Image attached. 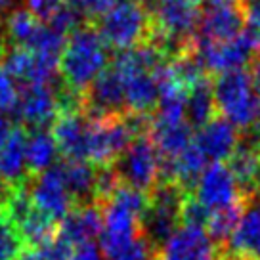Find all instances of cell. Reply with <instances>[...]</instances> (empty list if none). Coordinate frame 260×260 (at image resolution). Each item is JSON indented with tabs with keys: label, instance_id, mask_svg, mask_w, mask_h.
<instances>
[{
	"label": "cell",
	"instance_id": "30bf717a",
	"mask_svg": "<svg viewBox=\"0 0 260 260\" xmlns=\"http://www.w3.org/2000/svg\"><path fill=\"white\" fill-rule=\"evenodd\" d=\"M241 189L232 171L224 162L207 165L203 174L195 182V199L209 212L226 211L243 205Z\"/></svg>",
	"mask_w": 260,
	"mask_h": 260
},
{
	"label": "cell",
	"instance_id": "5b68a950",
	"mask_svg": "<svg viewBox=\"0 0 260 260\" xmlns=\"http://www.w3.org/2000/svg\"><path fill=\"white\" fill-rule=\"evenodd\" d=\"M186 189L169 180H159L147 197V209L142 214L140 230L151 247H161L182 224V205Z\"/></svg>",
	"mask_w": 260,
	"mask_h": 260
},
{
	"label": "cell",
	"instance_id": "ba28073f",
	"mask_svg": "<svg viewBox=\"0 0 260 260\" xmlns=\"http://www.w3.org/2000/svg\"><path fill=\"white\" fill-rule=\"evenodd\" d=\"M254 50L256 46L247 32H241L230 41L218 42L195 39L191 44V52L197 57V61L203 65L205 71L216 75L243 69L245 65L254 59Z\"/></svg>",
	"mask_w": 260,
	"mask_h": 260
},
{
	"label": "cell",
	"instance_id": "7dc6e473",
	"mask_svg": "<svg viewBox=\"0 0 260 260\" xmlns=\"http://www.w3.org/2000/svg\"><path fill=\"white\" fill-rule=\"evenodd\" d=\"M138 2H142V4H146V2H153L155 4V0H138Z\"/></svg>",
	"mask_w": 260,
	"mask_h": 260
},
{
	"label": "cell",
	"instance_id": "2e32d148",
	"mask_svg": "<svg viewBox=\"0 0 260 260\" xmlns=\"http://www.w3.org/2000/svg\"><path fill=\"white\" fill-rule=\"evenodd\" d=\"M90 119L75 111H65L54 122L52 134L65 161H88Z\"/></svg>",
	"mask_w": 260,
	"mask_h": 260
},
{
	"label": "cell",
	"instance_id": "9a60e30c",
	"mask_svg": "<svg viewBox=\"0 0 260 260\" xmlns=\"http://www.w3.org/2000/svg\"><path fill=\"white\" fill-rule=\"evenodd\" d=\"M245 29V12L239 4H209L197 29L199 41H230Z\"/></svg>",
	"mask_w": 260,
	"mask_h": 260
},
{
	"label": "cell",
	"instance_id": "ffe728a7",
	"mask_svg": "<svg viewBox=\"0 0 260 260\" xmlns=\"http://www.w3.org/2000/svg\"><path fill=\"white\" fill-rule=\"evenodd\" d=\"M193 142L207 161L222 162L234 155L239 144V134L237 128H234L222 117H214L212 121L197 130Z\"/></svg>",
	"mask_w": 260,
	"mask_h": 260
},
{
	"label": "cell",
	"instance_id": "5bb4252c",
	"mask_svg": "<svg viewBox=\"0 0 260 260\" xmlns=\"http://www.w3.org/2000/svg\"><path fill=\"white\" fill-rule=\"evenodd\" d=\"M4 67L23 86L50 84L59 71V59L27 48H14L4 56Z\"/></svg>",
	"mask_w": 260,
	"mask_h": 260
},
{
	"label": "cell",
	"instance_id": "c3c4849f",
	"mask_svg": "<svg viewBox=\"0 0 260 260\" xmlns=\"http://www.w3.org/2000/svg\"><path fill=\"white\" fill-rule=\"evenodd\" d=\"M147 260H159V258H157V256H151V258H147Z\"/></svg>",
	"mask_w": 260,
	"mask_h": 260
},
{
	"label": "cell",
	"instance_id": "4dcf8cb0",
	"mask_svg": "<svg viewBox=\"0 0 260 260\" xmlns=\"http://www.w3.org/2000/svg\"><path fill=\"white\" fill-rule=\"evenodd\" d=\"M81 21H82L81 12L75 8L73 4L65 2L63 6L56 12V16L48 21V25L54 27L56 31H59L61 35H67V32H71V31L75 32L77 29H81Z\"/></svg>",
	"mask_w": 260,
	"mask_h": 260
},
{
	"label": "cell",
	"instance_id": "1f68e13d",
	"mask_svg": "<svg viewBox=\"0 0 260 260\" xmlns=\"http://www.w3.org/2000/svg\"><path fill=\"white\" fill-rule=\"evenodd\" d=\"M19 98L17 81L8 73L4 65H0V113H12Z\"/></svg>",
	"mask_w": 260,
	"mask_h": 260
},
{
	"label": "cell",
	"instance_id": "f546056e",
	"mask_svg": "<svg viewBox=\"0 0 260 260\" xmlns=\"http://www.w3.org/2000/svg\"><path fill=\"white\" fill-rule=\"evenodd\" d=\"M25 249L17 226L0 209V260H16Z\"/></svg>",
	"mask_w": 260,
	"mask_h": 260
},
{
	"label": "cell",
	"instance_id": "603a6c76",
	"mask_svg": "<svg viewBox=\"0 0 260 260\" xmlns=\"http://www.w3.org/2000/svg\"><path fill=\"white\" fill-rule=\"evenodd\" d=\"M104 228V214L98 205H82L75 207L61 222L57 234L65 237L71 245H79L84 241H94L100 237Z\"/></svg>",
	"mask_w": 260,
	"mask_h": 260
},
{
	"label": "cell",
	"instance_id": "4316f807",
	"mask_svg": "<svg viewBox=\"0 0 260 260\" xmlns=\"http://www.w3.org/2000/svg\"><path fill=\"white\" fill-rule=\"evenodd\" d=\"M214 117H216V104H214L212 82L205 77L187 88L186 121L189 122L191 128L199 130Z\"/></svg>",
	"mask_w": 260,
	"mask_h": 260
},
{
	"label": "cell",
	"instance_id": "d590c367",
	"mask_svg": "<svg viewBox=\"0 0 260 260\" xmlns=\"http://www.w3.org/2000/svg\"><path fill=\"white\" fill-rule=\"evenodd\" d=\"M65 2L67 0H25V10L32 14L39 21L48 23Z\"/></svg>",
	"mask_w": 260,
	"mask_h": 260
},
{
	"label": "cell",
	"instance_id": "74e56055",
	"mask_svg": "<svg viewBox=\"0 0 260 260\" xmlns=\"http://www.w3.org/2000/svg\"><path fill=\"white\" fill-rule=\"evenodd\" d=\"M151 251H153V247L147 243L146 237L142 236L138 241H134L126 251H122L113 260H147L151 258Z\"/></svg>",
	"mask_w": 260,
	"mask_h": 260
},
{
	"label": "cell",
	"instance_id": "52a82bcc",
	"mask_svg": "<svg viewBox=\"0 0 260 260\" xmlns=\"http://www.w3.org/2000/svg\"><path fill=\"white\" fill-rule=\"evenodd\" d=\"M113 171L122 186L146 193L161 180V157L151 140L138 136L113 162Z\"/></svg>",
	"mask_w": 260,
	"mask_h": 260
},
{
	"label": "cell",
	"instance_id": "b9f144b4",
	"mask_svg": "<svg viewBox=\"0 0 260 260\" xmlns=\"http://www.w3.org/2000/svg\"><path fill=\"white\" fill-rule=\"evenodd\" d=\"M16 260H39V256H37V251H35V249H29V247H27Z\"/></svg>",
	"mask_w": 260,
	"mask_h": 260
},
{
	"label": "cell",
	"instance_id": "7bdbcfd3",
	"mask_svg": "<svg viewBox=\"0 0 260 260\" xmlns=\"http://www.w3.org/2000/svg\"><path fill=\"white\" fill-rule=\"evenodd\" d=\"M12 4H14V0H0V12L2 10H8Z\"/></svg>",
	"mask_w": 260,
	"mask_h": 260
},
{
	"label": "cell",
	"instance_id": "9c48e42d",
	"mask_svg": "<svg viewBox=\"0 0 260 260\" xmlns=\"http://www.w3.org/2000/svg\"><path fill=\"white\" fill-rule=\"evenodd\" d=\"M6 32L17 48H27L44 56L57 57L65 48V35L56 31L48 23H42L25 8H17L6 19Z\"/></svg>",
	"mask_w": 260,
	"mask_h": 260
},
{
	"label": "cell",
	"instance_id": "e0dca14e",
	"mask_svg": "<svg viewBox=\"0 0 260 260\" xmlns=\"http://www.w3.org/2000/svg\"><path fill=\"white\" fill-rule=\"evenodd\" d=\"M115 71L124 81V104L130 113L136 117H144L157 109V104H159L157 71H142V69H130V71L115 69Z\"/></svg>",
	"mask_w": 260,
	"mask_h": 260
},
{
	"label": "cell",
	"instance_id": "f1b7e54d",
	"mask_svg": "<svg viewBox=\"0 0 260 260\" xmlns=\"http://www.w3.org/2000/svg\"><path fill=\"white\" fill-rule=\"evenodd\" d=\"M243 207L245 205H239V207H234V209L211 212L209 222H207V226H205V232L209 234V237L212 239V243L226 245L228 241H230V237L234 236V232H236V226H237V222H239V216H241Z\"/></svg>",
	"mask_w": 260,
	"mask_h": 260
},
{
	"label": "cell",
	"instance_id": "7a4b0ae2",
	"mask_svg": "<svg viewBox=\"0 0 260 260\" xmlns=\"http://www.w3.org/2000/svg\"><path fill=\"white\" fill-rule=\"evenodd\" d=\"M109 54L106 42L98 35L96 29L81 27L65 42V48L59 56V73L63 81L73 90H88L92 82L107 69Z\"/></svg>",
	"mask_w": 260,
	"mask_h": 260
},
{
	"label": "cell",
	"instance_id": "d4e9b609",
	"mask_svg": "<svg viewBox=\"0 0 260 260\" xmlns=\"http://www.w3.org/2000/svg\"><path fill=\"white\" fill-rule=\"evenodd\" d=\"M25 136L23 130L16 128L10 140L0 147V186L21 187L27 178V157H25Z\"/></svg>",
	"mask_w": 260,
	"mask_h": 260
},
{
	"label": "cell",
	"instance_id": "3957f363",
	"mask_svg": "<svg viewBox=\"0 0 260 260\" xmlns=\"http://www.w3.org/2000/svg\"><path fill=\"white\" fill-rule=\"evenodd\" d=\"M203 16L201 0H155L151 23L157 29L159 48L169 54H184L191 48Z\"/></svg>",
	"mask_w": 260,
	"mask_h": 260
},
{
	"label": "cell",
	"instance_id": "8fae6325",
	"mask_svg": "<svg viewBox=\"0 0 260 260\" xmlns=\"http://www.w3.org/2000/svg\"><path fill=\"white\" fill-rule=\"evenodd\" d=\"M27 191H29V197L32 201V207L37 211L48 214L57 224L77 207L69 189L65 186L63 178H61V172H59L57 165L54 169L35 176L32 182H29Z\"/></svg>",
	"mask_w": 260,
	"mask_h": 260
},
{
	"label": "cell",
	"instance_id": "484cf974",
	"mask_svg": "<svg viewBox=\"0 0 260 260\" xmlns=\"http://www.w3.org/2000/svg\"><path fill=\"white\" fill-rule=\"evenodd\" d=\"M25 157H27V171L32 172L35 176L54 169L59 157L54 134L46 128L32 130L25 142Z\"/></svg>",
	"mask_w": 260,
	"mask_h": 260
},
{
	"label": "cell",
	"instance_id": "d6a6232c",
	"mask_svg": "<svg viewBox=\"0 0 260 260\" xmlns=\"http://www.w3.org/2000/svg\"><path fill=\"white\" fill-rule=\"evenodd\" d=\"M73 247L75 245H71L65 237L57 234L52 241H48V243L39 247V249H35V251H37L39 260H69Z\"/></svg>",
	"mask_w": 260,
	"mask_h": 260
},
{
	"label": "cell",
	"instance_id": "7402d4cb",
	"mask_svg": "<svg viewBox=\"0 0 260 260\" xmlns=\"http://www.w3.org/2000/svg\"><path fill=\"white\" fill-rule=\"evenodd\" d=\"M193 128L187 121L165 122L151 121V142H153L161 162H169L182 155L193 144Z\"/></svg>",
	"mask_w": 260,
	"mask_h": 260
},
{
	"label": "cell",
	"instance_id": "cb8c5ba5",
	"mask_svg": "<svg viewBox=\"0 0 260 260\" xmlns=\"http://www.w3.org/2000/svg\"><path fill=\"white\" fill-rule=\"evenodd\" d=\"M59 167L61 178L77 207L96 205L98 167L90 161H65Z\"/></svg>",
	"mask_w": 260,
	"mask_h": 260
},
{
	"label": "cell",
	"instance_id": "bcb514c9",
	"mask_svg": "<svg viewBox=\"0 0 260 260\" xmlns=\"http://www.w3.org/2000/svg\"><path fill=\"white\" fill-rule=\"evenodd\" d=\"M222 260H245V258H234V256H224Z\"/></svg>",
	"mask_w": 260,
	"mask_h": 260
},
{
	"label": "cell",
	"instance_id": "8992f818",
	"mask_svg": "<svg viewBox=\"0 0 260 260\" xmlns=\"http://www.w3.org/2000/svg\"><path fill=\"white\" fill-rule=\"evenodd\" d=\"M146 122L132 115L128 119H90L88 161L96 167H109L121 157L134 140L142 136Z\"/></svg>",
	"mask_w": 260,
	"mask_h": 260
},
{
	"label": "cell",
	"instance_id": "f35d334b",
	"mask_svg": "<svg viewBox=\"0 0 260 260\" xmlns=\"http://www.w3.org/2000/svg\"><path fill=\"white\" fill-rule=\"evenodd\" d=\"M69 260H106V256L96 241H84L75 245Z\"/></svg>",
	"mask_w": 260,
	"mask_h": 260
},
{
	"label": "cell",
	"instance_id": "ee69618b",
	"mask_svg": "<svg viewBox=\"0 0 260 260\" xmlns=\"http://www.w3.org/2000/svg\"><path fill=\"white\" fill-rule=\"evenodd\" d=\"M209 4H237V0H209Z\"/></svg>",
	"mask_w": 260,
	"mask_h": 260
},
{
	"label": "cell",
	"instance_id": "6da1fadb",
	"mask_svg": "<svg viewBox=\"0 0 260 260\" xmlns=\"http://www.w3.org/2000/svg\"><path fill=\"white\" fill-rule=\"evenodd\" d=\"M214 104L220 117L234 128L243 130L245 140L260 144V100L251 73L245 69L216 75L212 82Z\"/></svg>",
	"mask_w": 260,
	"mask_h": 260
},
{
	"label": "cell",
	"instance_id": "e575fe53",
	"mask_svg": "<svg viewBox=\"0 0 260 260\" xmlns=\"http://www.w3.org/2000/svg\"><path fill=\"white\" fill-rule=\"evenodd\" d=\"M245 29L254 46L260 48V0H245Z\"/></svg>",
	"mask_w": 260,
	"mask_h": 260
},
{
	"label": "cell",
	"instance_id": "44dd1931",
	"mask_svg": "<svg viewBox=\"0 0 260 260\" xmlns=\"http://www.w3.org/2000/svg\"><path fill=\"white\" fill-rule=\"evenodd\" d=\"M237 186L243 195H256L260 191V144L251 140H239L234 155L228 159Z\"/></svg>",
	"mask_w": 260,
	"mask_h": 260
},
{
	"label": "cell",
	"instance_id": "4fadbf2b",
	"mask_svg": "<svg viewBox=\"0 0 260 260\" xmlns=\"http://www.w3.org/2000/svg\"><path fill=\"white\" fill-rule=\"evenodd\" d=\"M159 260H216V249L203 228L186 226L172 234L159 247Z\"/></svg>",
	"mask_w": 260,
	"mask_h": 260
},
{
	"label": "cell",
	"instance_id": "8d00e7d4",
	"mask_svg": "<svg viewBox=\"0 0 260 260\" xmlns=\"http://www.w3.org/2000/svg\"><path fill=\"white\" fill-rule=\"evenodd\" d=\"M115 2L117 0H71V4L81 12L82 16L92 17H102Z\"/></svg>",
	"mask_w": 260,
	"mask_h": 260
},
{
	"label": "cell",
	"instance_id": "f6af8a7d",
	"mask_svg": "<svg viewBox=\"0 0 260 260\" xmlns=\"http://www.w3.org/2000/svg\"><path fill=\"white\" fill-rule=\"evenodd\" d=\"M4 54V39H2V35H0V56Z\"/></svg>",
	"mask_w": 260,
	"mask_h": 260
},
{
	"label": "cell",
	"instance_id": "d6986e66",
	"mask_svg": "<svg viewBox=\"0 0 260 260\" xmlns=\"http://www.w3.org/2000/svg\"><path fill=\"white\" fill-rule=\"evenodd\" d=\"M224 256L260 260V199H252L243 207Z\"/></svg>",
	"mask_w": 260,
	"mask_h": 260
},
{
	"label": "cell",
	"instance_id": "7c38bea8",
	"mask_svg": "<svg viewBox=\"0 0 260 260\" xmlns=\"http://www.w3.org/2000/svg\"><path fill=\"white\" fill-rule=\"evenodd\" d=\"M59 98L50 84H31L19 90V98L12 113L17 121L31 126L32 130L46 128L50 122L57 119Z\"/></svg>",
	"mask_w": 260,
	"mask_h": 260
},
{
	"label": "cell",
	"instance_id": "ab89813d",
	"mask_svg": "<svg viewBox=\"0 0 260 260\" xmlns=\"http://www.w3.org/2000/svg\"><path fill=\"white\" fill-rule=\"evenodd\" d=\"M14 122L10 119L8 113H0V147L4 146L10 140V136L14 134Z\"/></svg>",
	"mask_w": 260,
	"mask_h": 260
},
{
	"label": "cell",
	"instance_id": "83f0119b",
	"mask_svg": "<svg viewBox=\"0 0 260 260\" xmlns=\"http://www.w3.org/2000/svg\"><path fill=\"white\" fill-rule=\"evenodd\" d=\"M19 236L23 239L25 247L29 249H39L42 245H46L48 241H52L57 236V222L54 218H50L48 214L32 209L29 212V216L17 224Z\"/></svg>",
	"mask_w": 260,
	"mask_h": 260
},
{
	"label": "cell",
	"instance_id": "836d02e7",
	"mask_svg": "<svg viewBox=\"0 0 260 260\" xmlns=\"http://www.w3.org/2000/svg\"><path fill=\"white\" fill-rule=\"evenodd\" d=\"M209 216H211V212L207 211L195 197L187 195L184 205H182V224H186V226H197L205 230L207 222H209Z\"/></svg>",
	"mask_w": 260,
	"mask_h": 260
},
{
	"label": "cell",
	"instance_id": "ac0fdd59",
	"mask_svg": "<svg viewBox=\"0 0 260 260\" xmlns=\"http://www.w3.org/2000/svg\"><path fill=\"white\" fill-rule=\"evenodd\" d=\"M88 107L92 111V119H109L117 117L124 104V81L113 67H107L104 73L92 82L88 88Z\"/></svg>",
	"mask_w": 260,
	"mask_h": 260
},
{
	"label": "cell",
	"instance_id": "277c9868",
	"mask_svg": "<svg viewBox=\"0 0 260 260\" xmlns=\"http://www.w3.org/2000/svg\"><path fill=\"white\" fill-rule=\"evenodd\" d=\"M96 31L106 46L124 52L147 42L151 31V16L146 4L138 0H117L98 19Z\"/></svg>",
	"mask_w": 260,
	"mask_h": 260
},
{
	"label": "cell",
	"instance_id": "60d3db41",
	"mask_svg": "<svg viewBox=\"0 0 260 260\" xmlns=\"http://www.w3.org/2000/svg\"><path fill=\"white\" fill-rule=\"evenodd\" d=\"M251 79H252V84H254V90H256V96L260 100V56H256L252 59Z\"/></svg>",
	"mask_w": 260,
	"mask_h": 260
}]
</instances>
